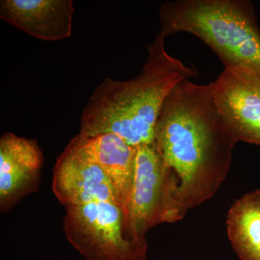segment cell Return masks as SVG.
<instances>
[{"label":"cell","mask_w":260,"mask_h":260,"mask_svg":"<svg viewBox=\"0 0 260 260\" xmlns=\"http://www.w3.org/2000/svg\"><path fill=\"white\" fill-rule=\"evenodd\" d=\"M238 140L210 85L183 80L160 109L154 144L179 199L198 201L216 192L230 168Z\"/></svg>","instance_id":"obj_1"},{"label":"cell","mask_w":260,"mask_h":260,"mask_svg":"<svg viewBox=\"0 0 260 260\" xmlns=\"http://www.w3.org/2000/svg\"><path fill=\"white\" fill-rule=\"evenodd\" d=\"M166 38L158 32L149 44L148 59L135 78H107L95 89L82 114L78 135L113 133L133 147L154 143L157 119L168 95L177 84L199 73L168 53Z\"/></svg>","instance_id":"obj_2"},{"label":"cell","mask_w":260,"mask_h":260,"mask_svg":"<svg viewBox=\"0 0 260 260\" xmlns=\"http://www.w3.org/2000/svg\"><path fill=\"white\" fill-rule=\"evenodd\" d=\"M161 32L192 34L220 58L225 68L260 75V28L247 0H176L160 5Z\"/></svg>","instance_id":"obj_3"},{"label":"cell","mask_w":260,"mask_h":260,"mask_svg":"<svg viewBox=\"0 0 260 260\" xmlns=\"http://www.w3.org/2000/svg\"><path fill=\"white\" fill-rule=\"evenodd\" d=\"M68 241L88 260H145L148 244L132 239L119 205L99 202L66 208Z\"/></svg>","instance_id":"obj_4"},{"label":"cell","mask_w":260,"mask_h":260,"mask_svg":"<svg viewBox=\"0 0 260 260\" xmlns=\"http://www.w3.org/2000/svg\"><path fill=\"white\" fill-rule=\"evenodd\" d=\"M210 87L238 141L260 145V75L242 68H224Z\"/></svg>","instance_id":"obj_5"},{"label":"cell","mask_w":260,"mask_h":260,"mask_svg":"<svg viewBox=\"0 0 260 260\" xmlns=\"http://www.w3.org/2000/svg\"><path fill=\"white\" fill-rule=\"evenodd\" d=\"M165 209L166 184L160 154L154 143L137 146L127 223L130 238L148 244L146 233L164 223Z\"/></svg>","instance_id":"obj_6"},{"label":"cell","mask_w":260,"mask_h":260,"mask_svg":"<svg viewBox=\"0 0 260 260\" xmlns=\"http://www.w3.org/2000/svg\"><path fill=\"white\" fill-rule=\"evenodd\" d=\"M68 148L83 158L96 164L112 183L119 206L125 216L126 229L133 183H134L136 147L113 133L91 137L78 135L70 141Z\"/></svg>","instance_id":"obj_7"},{"label":"cell","mask_w":260,"mask_h":260,"mask_svg":"<svg viewBox=\"0 0 260 260\" xmlns=\"http://www.w3.org/2000/svg\"><path fill=\"white\" fill-rule=\"evenodd\" d=\"M52 190L65 208L99 202L119 206L114 187L104 171L68 146L56 161Z\"/></svg>","instance_id":"obj_8"},{"label":"cell","mask_w":260,"mask_h":260,"mask_svg":"<svg viewBox=\"0 0 260 260\" xmlns=\"http://www.w3.org/2000/svg\"><path fill=\"white\" fill-rule=\"evenodd\" d=\"M74 7L71 0H3L0 18L46 42L70 37Z\"/></svg>","instance_id":"obj_9"},{"label":"cell","mask_w":260,"mask_h":260,"mask_svg":"<svg viewBox=\"0 0 260 260\" xmlns=\"http://www.w3.org/2000/svg\"><path fill=\"white\" fill-rule=\"evenodd\" d=\"M42 150L34 140L5 133L0 140V200L9 204L37 182Z\"/></svg>","instance_id":"obj_10"},{"label":"cell","mask_w":260,"mask_h":260,"mask_svg":"<svg viewBox=\"0 0 260 260\" xmlns=\"http://www.w3.org/2000/svg\"><path fill=\"white\" fill-rule=\"evenodd\" d=\"M228 236L242 260H260V190L236 200L227 217Z\"/></svg>","instance_id":"obj_11"}]
</instances>
